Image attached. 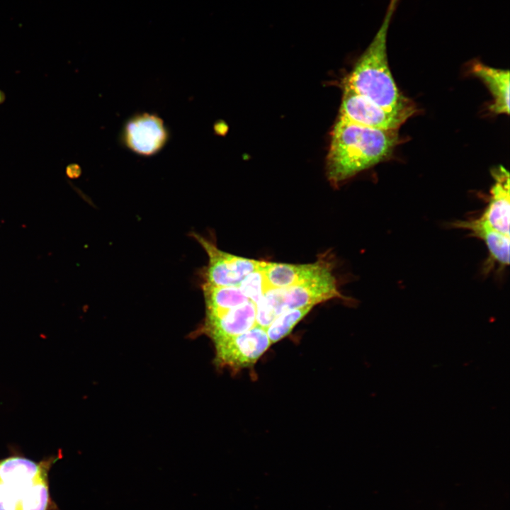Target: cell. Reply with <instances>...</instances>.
I'll return each mask as SVG.
<instances>
[{
    "label": "cell",
    "mask_w": 510,
    "mask_h": 510,
    "mask_svg": "<svg viewBox=\"0 0 510 510\" xmlns=\"http://www.w3.org/2000/svg\"><path fill=\"white\" fill-rule=\"evenodd\" d=\"M472 74L487 86L493 98L489 110L496 114L509 113V71L489 67L474 62L470 67Z\"/></svg>",
    "instance_id": "12"
},
{
    "label": "cell",
    "mask_w": 510,
    "mask_h": 510,
    "mask_svg": "<svg viewBox=\"0 0 510 510\" xmlns=\"http://www.w3.org/2000/svg\"><path fill=\"white\" fill-rule=\"evenodd\" d=\"M256 325V305L249 300L215 315H206L203 332L214 343L239 335Z\"/></svg>",
    "instance_id": "8"
},
{
    "label": "cell",
    "mask_w": 510,
    "mask_h": 510,
    "mask_svg": "<svg viewBox=\"0 0 510 510\" xmlns=\"http://www.w3.org/2000/svg\"><path fill=\"white\" fill-rule=\"evenodd\" d=\"M399 1H390L380 28L345 83L384 109L411 117L416 107L397 86L389 67L387 53V32Z\"/></svg>",
    "instance_id": "2"
},
{
    "label": "cell",
    "mask_w": 510,
    "mask_h": 510,
    "mask_svg": "<svg viewBox=\"0 0 510 510\" xmlns=\"http://www.w3.org/2000/svg\"><path fill=\"white\" fill-rule=\"evenodd\" d=\"M193 235L209 257L208 266L205 272L206 284L215 286L238 285L248 274L261 264V261L223 251L200 235Z\"/></svg>",
    "instance_id": "5"
},
{
    "label": "cell",
    "mask_w": 510,
    "mask_h": 510,
    "mask_svg": "<svg viewBox=\"0 0 510 510\" xmlns=\"http://www.w3.org/2000/svg\"><path fill=\"white\" fill-rule=\"evenodd\" d=\"M339 118L370 128L397 130L410 117L384 109L344 83Z\"/></svg>",
    "instance_id": "4"
},
{
    "label": "cell",
    "mask_w": 510,
    "mask_h": 510,
    "mask_svg": "<svg viewBox=\"0 0 510 510\" xmlns=\"http://www.w3.org/2000/svg\"><path fill=\"white\" fill-rule=\"evenodd\" d=\"M264 261L261 266L248 274L238 285L242 293L255 305L270 288L266 280L264 268Z\"/></svg>",
    "instance_id": "16"
},
{
    "label": "cell",
    "mask_w": 510,
    "mask_h": 510,
    "mask_svg": "<svg viewBox=\"0 0 510 510\" xmlns=\"http://www.w3.org/2000/svg\"><path fill=\"white\" fill-rule=\"evenodd\" d=\"M452 227L465 230L470 235L482 239L489 251L487 270L497 265L504 269L509 265V236L503 234L489 227L480 217L466 220H458Z\"/></svg>",
    "instance_id": "11"
},
{
    "label": "cell",
    "mask_w": 510,
    "mask_h": 510,
    "mask_svg": "<svg viewBox=\"0 0 510 510\" xmlns=\"http://www.w3.org/2000/svg\"><path fill=\"white\" fill-rule=\"evenodd\" d=\"M52 499L49 491L48 475L33 484L21 499L18 510H49Z\"/></svg>",
    "instance_id": "15"
},
{
    "label": "cell",
    "mask_w": 510,
    "mask_h": 510,
    "mask_svg": "<svg viewBox=\"0 0 510 510\" xmlns=\"http://www.w3.org/2000/svg\"><path fill=\"white\" fill-rule=\"evenodd\" d=\"M313 307L287 310L279 314L266 329L271 344L288 335L294 327L311 310Z\"/></svg>",
    "instance_id": "14"
},
{
    "label": "cell",
    "mask_w": 510,
    "mask_h": 510,
    "mask_svg": "<svg viewBox=\"0 0 510 510\" xmlns=\"http://www.w3.org/2000/svg\"><path fill=\"white\" fill-rule=\"evenodd\" d=\"M263 268L270 287L286 288L331 271L332 266L329 261L322 259L307 264L264 261Z\"/></svg>",
    "instance_id": "10"
},
{
    "label": "cell",
    "mask_w": 510,
    "mask_h": 510,
    "mask_svg": "<svg viewBox=\"0 0 510 510\" xmlns=\"http://www.w3.org/2000/svg\"><path fill=\"white\" fill-rule=\"evenodd\" d=\"M18 497L0 481V510H18Z\"/></svg>",
    "instance_id": "17"
},
{
    "label": "cell",
    "mask_w": 510,
    "mask_h": 510,
    "mask_svg": "<svg viewBox=\"0 0 510 510\" xmlns=\"http://www.w3.org/2000/svg\"><path fill=\"white\" fill-rule=\"evenodd\" d=\"M168 137L162 120L149 113L131 118L125 123L122 135L126 147L143 156L157 153L166 144Z\"/></svg>",
    "instance_id": "6"
},
{
    "label": "cell",
    "mask_w": 510,
    "mask_h": 510,
    "mask_svg": "<svg viewBox=\"0 0 510 510\" xmlns=\"http://www.w3.org/2000/svg\"><path fill=\"white\" fill-rule=\"evenodd\" d=\"M80 169L76 164H72L67 167L66 173L70 178H76L79 175Z\"/></svg>",
    "instance_id": "18"
},
{
    "label": "cell",
    "mask_w": 510,
    "mask_h": 510,
    "mask_svg": "<svg viewBox=\"0 0 510 510\" xmlns=\"http://www.w3.org/2000/svg\"><path fill=\"white\" fill-rule=\"evenodd\" d=\"M214 344L217 365L238 370L255 363L271 343L266 329L256 324L245 332Z\"/></svg>",
    "instance_id": "3"
},
{
    "label": "cell",
    "mask_w": 510,
    "mask_h": 510,
    "mask_svg": "<svg viewBox=\"0 0 510 510\" xmlns=\"http://www.w3.org/2000/svg\"><path fill=\"white\" fill-rule=\"evenodd\" d=\"M494 184L488 204L479 217L489 227L509 236L510 179L509 171L502 166L492 171Z\"/></svg>",
    "instance_id": "9"
},
{
    "label": "cell",
    "mask_w": 510,
    "mask_h": 510,
    "mask_svg": "<svg viewBox=\"0 0 510 510\" xmlns=\"http://www.w3.org/2000/svg\"><path fill=\"white\" fill-rule=\"evenodd\" d=\"M332 270L307 281L286 288H277L281 312L314 306L333 298H341Z\"/></svg>",
    "instance_id": "7"
},
{
    "label": "cell",
    "mask_w": 510,
    "mask_h": 510,
    "mask_svg": "<svg viewBox=\"0 0 510 510\" xmlns=\"http://www.w3.org/2000/svg\"><path fill=\"white\" fill-rule=\"evenodd\" d=\"M206 306V315H215L242 305L249 301L238 285H203Z\"/></svg>",
    "instance_id": "13"
},
{
    "label": "cell",
    "mask_w": 510,
    "mask_h": 510,
    "mask_svg": "<svg viewBox=\"0 0 510 510\" xmlns=\"http://www.w3.org/2000/svg\"><path fill=\"white\" fill-rule=\"evenodd\" d=\"M398 142L397 130L370 128L339 118L326 160L329 181L336 186L385 160Z\"/></svg>",
    "instance_id": "1"
},
{
    "label": "cell",
    "mask_w": 510,
    "mask_h": 510,
    "mask_svg": "<svg viewBox=\"0 0 510 510\" xmlns=\"http://www.w3.org/2000/svg\"><path fill=\"white\" fill-rule=\"evenodd\" d=\"M4 100H5V95H4V92L0 90V103L4 102Z\"/></svg>",
    "instance_id": "19"
}]
</instances>
